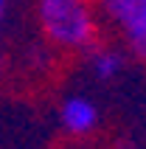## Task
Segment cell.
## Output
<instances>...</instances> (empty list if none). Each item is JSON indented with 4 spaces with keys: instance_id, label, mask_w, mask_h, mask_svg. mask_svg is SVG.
Instances as JSON below:
<instances>
[{
    "instance_id": "1",
    "label": "cell",
    "mask_w": 146,
    "mask_h": 149,
    "mask_svg": "<svg viewBox=\"0 0 146 149\" xmlns=\"http://www.w3.org/2000/svg\"><path fill=\"white\" fill-rule=\"evenodd\" d=\"M37 20L54 48L84 51L96 40V20L87 0H37Z\"/></svg>"
},
{
    "instance_id": "2",
    "label": "cell",
    "mask_w": 146,
    "mask_h": 149,
    "mask_svg": "<svg viewBox=\"0 0 146 149\" xmlns=\"http://www.w3.org/2000/svg\"><path fill=\"white\" fill-rule=\"evenodd\" d=\"M59 124H62V130L67 135L84 138L98 127V107L87 96H70L59 107Z\"/></svg>"
},
{
    "instance_id": "3",
    "label": "cell",
    "mask_w": 146,
    "mask_h": 149,
    "mask_svg": "<svg viewBox=\"0 0 146 149\" xmlns=\"http://www.w3.org/2000/svg\"><path fill=\"white\" fill-rule=\"evenodd\" d=\"M87 68L98 82H113L115 76H121V70H124V54L115 51V48H98V51L90 54Z\"/></svg>"
},
{
    "instance_id": "4",
    "label": "cell",
    "mask_w": 146,
    "mask_h": 149,
    "mask_svg": "<svg viewBox=\"0 0 146 149\" xmlns=\"http://www.w3.org/2000/svg\"><path fill=\"white\" fill-rule=\"evenodd\" d=\"M140 6H146V0H101L104 14L110 17V20H115L118 25H121L135 8H140Z\"/></svg>"
},
{
    "instance_id": "5",
    "label": "cell",
    "mask_w": 146,
    "mask_h": 149,
    "mask_svg": "<svg viewBox=\"0 0 146 149\" xmlns=\"http://www.w3.org/2000/svg\"><path fill=\"white\" fill-rule=\"evenodd\" d=\"M3 73H6V59H3V51H0V82H3Z\"/></svg>"
},
{
    "instance_id": "6",
    "label": "cell",
    "mask_w": 146,
    "mask_h": 149,
    "mask_svg": "<svg viewBox=\"0 0 146 149\" xmlns=\"http://www.w3.org/2000/svg\"><path fill=\"white\" fill-rule=\"evenodd\" d=\"M3 11H6V0H0V20H3Z\"/></svg>"
}]
</instances>
